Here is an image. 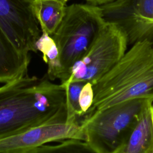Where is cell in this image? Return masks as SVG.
<instances>
[{
	"label": "cell",
	"mask_w": 153,
	"mask_h": 153,
	"mask_svg": "<svg viewBox=\"0 0 153 153\" xmlns=\"http://www.w3.org/2000/svg\"><path fill=\"white\" fill-rule=\"evenodd\" d=\"M42 77L22 75L0 87V139L35 126L66 123L65 86Z\"/></svg>",
	"instance_id": "obj_1"
},
{
	"label": "cell",
	"mask_w": 153,
	"mask_h": 153,
	"mask_svg": "<svg viewBox=\"0 0 153 153\" xmlns=\"http://www.w3.org/2000/svg\"><path fill=\"white\" fill-rule=\"evenodd\" d=\"M93 104L83 119L97 110L124 100L153 99V46L146 40L134 42L118 62L93 84Z\"/></svg>",
	"instance_id": "obj_2"
},
{
	"label": "cell",
	"mask_w": 153,
	"mask_h": 153,
	"mask_svg": "<svg viewBox=\"0 0 153 153\" xmlns=\"http://www.w3.org/2000/svg\"><path fill=\"white\" fill-rule=\"evenodd\" d=\"M152 101L149 97L131 99L85 117L80 126L90 152L118 153L141 112Z\"/></svg>",
	"instance_id": "obj_3"
},
{
	"label": "cell",
	"mask_w": 153,
	"mask_h": 153,
	"mask_svg": "<svg viewBox=\"0 0 153 153\" xmlns=\"http://www.w3.org/2000/svg\"><path fill=\"white\" fill-rule=\"evenodd\" d=\"M105 23L99 6L90 4L67 6L62 21L51 35L59 53L60 83L68 79L72 66L90 48Z\"/></svg>",
	"instance_id": "obj_4"
},
{
	"label": "cell",
	"mask_w": 153,
	"mask_h": 153,
	"mask_svg": "<svg viewBox=\"0 0 153 153\" xmlns=\"http://www.w3.org/2000/svg\"><path fill=\"white\" fill-rule=\"evenodd\" d=\"M128 45L124 30L115 23L106 22L90 48L72 66L65 82L82 81L94 84L122 57Z\"/></svg>",
	"instance_id": "obj_5"
},
{
	"label": "cell",
	"mask_w": 153,
	"mask_h": 153,
	"mask_svg": "<svg viewBox=\"0 0 153 153\" xmlns=\"http://www.w3.org/2000/svg\"><path fill=\"white\" fill-rule=\"evenodd\" d=\"M33 0H0V27L20 52L36 53L41 29L32 7Z\"/></svg>",
	"instance_id": "obj_6"
},
{
	"label": "cell",
	"mask_w": 153,
	"mask_h": 153,
	"mask_svg": "<svg viewBox=\"0 0 153 153\" xmlns=\"http://www.w3.org/2000/svg\"><path fill=\"white\" fill-rule=\"evenodd\" d=\"M68 139L84 141L78 124L50 123L32 127L22 133L0 139V153H32L36 148Z\"/></svg>",
	"instance_id": "obj_7"
},
{
	"label": "cell",
	"mask_w": 153,
	"mask_h": 153,
	"mask_svg": "<svg viewBox=\"0 0 153 153\" xmlns=\"http://www.w3.org/2000/svg\"><path fill=\"white\" fill-rule=\"evenodd\" d=\"M99 7L106 22L121 27L133 24H153V0H115Z\"/></svg>",
	"instance_id": "obj_8"
},
{
	"label": "cell",
	"mask_w": 153,
	"mask_h": 153,
	"mask_svg": "<svg viewBox=\"0 0 153 153\" xmlns=\"http://www.w3.org/2000/svg\"><path fill=\"white\" fill-rule=\"evenodd\" d=\"M118 153H153V101L143 109Z\"/></svg>",
	"instance_id": "obj_9"
},
{
	"label": "cell",
	"mask_w": 153,
	"mask_h": 153,
	"mask_svg": "<svg viewBox=\"0 0 153 153\" xmlns=\"http://www.w3.org/2000/svg\"><path fill=\"white\" fill-rule=\"evenodd\" d=\"M29 54L20 52L0 27V83H6L27 74Z\"/></svg>",
	"instance_id": "obj_10"
},
{
	"label": "cell",
	"mask_w": 153,
	"mask_h": 153,
	"mask_svg": "<svg viewBox=\"0 0 153 153\" xmlns=\"http://www.w3.org/2000/svg\"><path fill=\"white\" fill-rule=\"evenodd\" d=\"M62 0H33L32 7L41 32L52 35L62 21L66 10Z\"/></svg>",
	"instance_id": "obj_11"
},
{
	"label": "cell",
	"mask_w": 153,
	"mask_h": 153,
	"mask_svg": "<svg viewBox=\"0 0 153 153\" xmlns=\"http://www.w3.org/2000/svg\"><path fill=\"white\" fill-rule=\"evenodd\" d=\"M37 51H41L44 62L47 64V75L51 81L59 79L61 65L59 53L55 41L51 35L42 32L36 42Z\"/></svg>",
	"instance_id": "obj_12"
},
{
	"label": "cell",
	"mask_w": 153,
	"mask_h": 153,
	"mask_svg": "<svg viewBox=\"0 0 153 153\" xmlns=\"http://www.w3.org/2000/svg\"><path fill=\"white\" fill-rule=\"evenodd\" d=\"M85 82L82 81H72L61 83L66 88L67 123L80 125L82 115L79 106V97L81 90Z\"/></svg>",
	"instance_id": "obj_13"
},
{
	"label": "cell",
	"mask_w": 153,
	"mask_h": 153,
	"mask_svg": "<svg viewBox=\"0 0 153 153\" xmlns=\"http://www.w3.org/2000/svg\"><path fill=\"white\" fill-rule=\"evenodd\" d=\"M89 151L86 143L79 139H68L60 141V143L41 146L33 151L32 153L41 152H80Z\"/></svg>",
	"instance_id": "obj_14"
},
{
	"label": "cell",
	"mask_w": 153,
	"mask_h": 153,
	"mask_svg": "<svg viewBox=\"0 0 153 153\" xmlns=\"http://www.w3.org/2000/svg\"><path fill=\"white\" fill-rule=\"evenodd\" d=\"M93 99L94 91L93 84L90 82H86L81 90L79 97V103L82 115L81 121L90 109L93 104Z\"/></svg>",
	"instance_id": "obj_15"
},
{
	"label": "cell",
	"mask_w": 153,
	"mask_h": 153,
	"mask_svg": "<svg viewBox=\"0 0 153 153\" xmlns=\"http://www.w3.org/2000/svg\"><path fill=\"white\" fill-rule=\"evenodd\" d=\"M88 3L90 4L96 5V6H100L107 4L108 3L112 2L115 0H85Z\"/></svg>",
	"instance_id": "obj_16"
},
{
	"label": "cell",
	"mask_w": 153,
	"mask_h": 153,
	"mask_svg": "<svg viewBox=\"0 0 153 153\" xmlns=\"http://www.w3.org/2000/svg\"><path fill=\"white\" fill-rule=\"evenodd\" d=\"M62 1H65V2H67L68 1H69V0H62Z\"/></svg>",
	"instance_id": "obj_17"
}]
</instances>
